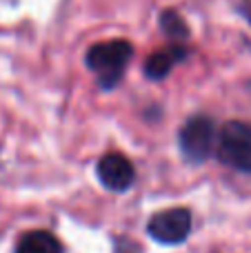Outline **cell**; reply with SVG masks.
<instances>
[{
    "label": "cell",
    "instance_id": "1",
    "mask_svg": "<svg viewBox=\"0 0 251 253\" xmlns=\"http://www.w3.org/2000/svg\"><path fill=\"white\" fill-rule=\"evenodd\" d=\"M133 47L127 40H107L89 47L87 51V67L93 71L100 87L111 89L123 80L127 62L131 60Z\"/></svg>",
    "mask_w": 251,
    "mask_h": 253
},
{
    "label": "cell",
    "instance_id": "2",
    "mask_svg": "<svg viewBox=\"0 0 251 253\" xmlns=\"http://www.w3.org/2000/svg\"><path fill=\"white\" fill-rule=\"evenodd\" d=\"M218 158L227 167L251 173V125L231 120L218 135Z\"/></svg>",
    "mask_w": 251,
    "mask_h": 253
},
{
    "label": "cell",
    "instance_id": "3",
    "mask_svg": "<svg viewBox=\"0 0 251 253\" xmlns=\"http://www.w3.org/2000/svg\"><path fill=\"white\" fill-rule=\"evenodd\" d=\"M216 125L209 116H194L182 125L180 133H178V144L185 156V160L205 162L216 149Z\"/></svg>",
    "mask_w": 251,
    "mask_h": 253
},
{
    "label": "cell",
    "instance_id": "4",
    "mask_svg": "<svg viewBox=\"0 0 251 253\" xmlns=\"http://www.w3.org/2000/svg\"><path fill=\"white\" fill-rule=\"evenodd\" d=\"M147 231L156 242L163 245H180L187 240L191 231V213L185 207H173V209L160 211L147 224Z\"/></svg>",
    "mask_w": 251,
    "mask_h": 253
},
{
    "label": "cell",
    "instance_id": "5",
    "mask_svg": "<svg viewBox=\"0 0 251 253\" xmlns=\"http://www.w3.org/2000/svg\"><path fill=\"white\" fill-rule=\"evenodd\" d=\"M98 178L109 191H127L136 180V169L123 153H105L98 162Z\"/></svg>",
    "mask_w": 251,
    "mask_h": 253
},
{
    "label": "cell",
    "instance_id": "6",
    "mask_svg": "<svg viewBox=\"0 0 251 253\" xmlns=\"http://www.w3.org/2000/svg\"><path fill=\"white\" fill-rule=\"evenodd\" d=\"M185 47H169V49H158L154 51L145 62V74L151 80H160L173 69L178 60L185 58Z\"/></svg>",
    "mask_w": 251,
    "mask_h": 253
},
{
    "label": "cell",
    "instance_id": "7",
    "mask_svg": "<svg viewBox=\"0 0 251 253\" xmlns=\"http://www.w3.org/2000/svg\"><path fill=\"white\" fill-rule=\"evenodd\" d=\"M16 253H62V245L49 231H29L18 240Z\"/></svg>",
    "mask_w": 251,
    "mask_h": 253
},
{
    "label": "cell",
    "instance_id": "8",
    "mask_svg": "<svg viewBox=\"0 0 251 253\" xmlns=\"http://www.w3.org/2000/svg\"><path fill=\"white\" fill-rule=\"evenodd\" d=\"M160 27L163 31L169 36V38H187L189 31H187V25L176 11H165L160 16Z\"/></svg>",
    "mask_w": 251,
    "mask_h": 253
}]
</instances>
